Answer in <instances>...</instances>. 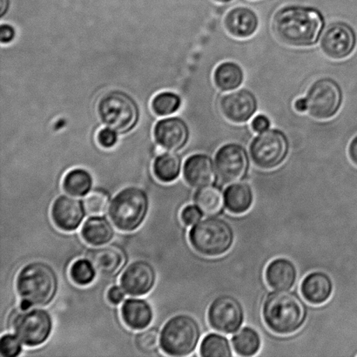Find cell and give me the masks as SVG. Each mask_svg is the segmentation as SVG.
I'll list each match as a JSON object with an SVG mask.
<instances>
[{"label": "cell", "mask_w": 357, "mask_h": 357, "mask_svg": "<svg viewBox=\"0 0 357 357\" xmlns=\"http://www.w3.org/2000/svg\"><path fill=\"white\" fill-rule=\"evenodd\" d=\"M324 24V17L319 10L305 6L283 7L273 20L276 36L282 43L293 47L316 45Z\"/></svg>", "instance_id": "cell-1"}, {"label": "cell", "mask_w": 357, "mask_h": 357, "mask_svg": "<svg viewBox=\"0 0 357 357\" xmlns=\"http://www.w3.org/2000/svg\"><path fill=\"white\" fill-rule=\"evenodd\" d=\"M58 275L52 266L43 261H33L20 269L16 280L23 310L49 305L57 295Z\"/></svg>", "instance_id": "cell-2"}, {"label": "cell", "mask_w": 357, "mask_h": 357, "mask_svg": "<svg viewBox=\"0 0 357 357\" xmlns=\"http://www.w3.org/2000/svg\"><path fill=\"white\" fill-rule=\"evenodd\" d=\"M262 317L275 334L288 335L302 328L307 320L305 303L296 293L278 291L269 294L262 306Z\"/></svg>", "instance_id": "cell-3"}, {"label": "cell", "mask_w": 357, "mask_h": 357, "mask_svg": "<svg viewBox=\"0 0 357 357\" xmlns=\"http://www.w3.org/2000/svg\"><path fill=\"white\" fill-rule=\"evenodd\" d=\"M233 227L227 220L210 216L195 224L189 232V243L199 255L218 257L232 248L234 243Z\"/></svg>", "instance_id": "cell-4"}, {"label": "cell", "mask_w": 357, "mask_h": 357, "mask_svg": "<svg viewBox=\"0 0 357 357\" xmlns=\"http://www.w3.org/2000/svg\"><path fill=\"white\" fill-rule=\"evenodd\" d=\"M149 209V198L146 191L137 187H128L112 199L108 215L118 229L132 232L144 222Z\"/></svg>", "instance_id": "cell-5"}, {"label": "cell", "mask_w": 357, "mask_h": 357, "mask_svg": "<svg viewBox=\"0 0 357 357\" xmlns=\"http://www.w3.org/2000/svg\"><path fill=\"white\" fill-rule=\"evenodd\" d=\"M202 337L201 326L195 318L180 314L170 318L160 331V348L172 356L191 355Z\"/></svg>", "instance_id": "cell-6"}, {"label": "cell", "mask_w": 357, "mask_h": 357, "mask_svg": "<svg viewBox=\"0 0 357 357\" xmlns=\"http://www.w3.org/2000/svg\"><path fill=\"white\" fill-rule=\"evenodd\" d=\"M97 110L101 121L119 135L134 130L139 120L138 104L122 91L105 94L98 103Z\"/></svg>", "instance_id": "cell-7"}, {"label": "cell", "mask_w": 357, "mask_h": 357, "mask_svg": "<svg viewBox=\"0 0 357 357\" xmlns=\"http://www.w3.org/2000/svg\"><path fill=\"white\" fill-rule=\"evenodd\" d=\"M288 138L278 129H268L260 132L251 142L252 162L259 169L271 170L282 165L288 156Z\"/></svg>", "instance_id": "cell-8"}, {"label": "cell", "mask_w": 357, "mask_h": 357, "mask_svg": "<svg viewBox=\"0 0 357 357\" xmlns=\"http://www.w3.org/2000/svg\"><path fill=\"white\" fill-rule=\"evenodd\" d=\"M307 113L317 121L331 120L342 104V91L337 82L330 78L317 79L307 90Z\"/></svg>", "instance_id": "cell-9"}, {"label": "cell", "mask_w": 357, "mask_h": 357, "mask_svg": "<svg viewBox=\"0 0 357 357\" xmlns=\"http://www.w3.org/2000/svg\"><path fill=\"white\" fill-rule=\"evenodd\" d=\"M13 328L24 345L38 347L51 337L54 321L47 310L28 309L14 317Z\"/></svg>", "instance_id": "cell-10"}, {"label": "cell", "mask_w": 357, "mask_h": 357, "mask_svg": "<svg viewBox=\"0 0 357 357\" xmlns=\"http://www.w3.org/2000/svg\"><path fill=\"white\" fill-rule=\"evenodd\" d=\"M210 326L220 333L230 335L243 326L245 311L240 301L229 295L216 297L208 311Z\"/></svg>", "instance_id": "cell-11"}, {"label": "cell", "mask_w": 357, "mask_h": 357, "mask_svg": "<svg viewBox=\"0 0 357 357\" xmlns=\"http://www.w3.org/2000/svg\"><path fill=\"white\" fill-rule=\"evenodd\" d=\"M215 166L217 177L222 183H236L247 176L250 158L243 146L229 143L216 152Z\"/></svg>", "instance_id": "cell-12"}, {"label": "cell", "mask_w": 357, "mask_h": 357, "mask_svg": "<svg viewBox=\"0 0 357 357\" xmlns=\"http://www.w3.org/2000/svg\"><path fill=\"white\" fill-rule=\"evenodd\" d=\"M356 34L349 24L335 22L328 26L321 38L320 47L327 57L335 61L348 58L355 51Z\"/></svg>", "instance_id": "cell-13"}, {"label": "cell", "mask_w": 357, "mask_h": 357, "mask_svg": "<svg viewBox=\"0 0 357 357\" xmlns=\"http://www.w3.org/2000/svg\"><path fill=\"white\" fill-rule=\"evenodd\" d=\"M220 110L227 121L243 124L257 113V98L247 89H240L227 93L220 100Z\"/></svg>", "instance_id": "cell-14"}, {"label": "cell", "mask_w": 357, "mask_h": 357, "mask_svg": "<svg viewBox=\"0 0 357 357\" xmlns=\"http://www.w3.org/2000/svg\"><path fill=\"white\" fill-rule=\"evenodd\" d=\"M156 271L149 262L142 260L132 262L121 278V285L132 296L148 295L155 288Z\"/></svg>", "instance_id": "cell-15"}, {"label": "cell", "mask_w": 357, "mask_h": 357, "mask_svg": "<svg viewBox=\"0 0 357 357\" xmlns=\"http://www.w3.org/2000/svg\"><path fill=\"white\" fill-rule=\"evenodd\" d=\"M86 208L82 201L62 195L52 203L51 215L58 229L65 232L75 231L86 216Z\"/></svg>", "instance_id": "cell-16"}, {"label": "cell", "mask_w": 357, "mask_h": 357, "mask_svg": "<svg viewBox=\"0 0 357 357\" xmlns=\"http://www.w3.org/2000/svg\"><path fill=\"white\" fill-rule=\"evenodd\" d=\"M153 136L162 148L167 151L176 152L187 145L189 129L182 119L170 117L163 119L156 124Z\"/></svg>", "instance_id": "cell-17"}, {"label": "cell", "mask_w": 357, "mask_h": 357, "mask_svg": "<svg viewBox=\"0 0 357 357\" xmlns=\"http://www.w3.org/2000/svg\"><path fill=\"white\" fill-rule=\"evenodd\" d=\"M224 27L231 36L248 38L257 33L259 17L253 10L247 6H237L227 13L223 20Z\"/></svg>", "instance_id": "cell-18"}, {"label": "cell", "mask_w": 357, "mask_h": 357, "mask_svg": "<svg viewBox=\"0 0 357 357\" xmlns=\"http://www.w3.org/2000/svg\"><path fill=\"white\" fill-rule=\"evenodd\" d=\"M215 166L211 158L203 153H196L188 157L183 167L185 182L195 188L211 185L215 181Z\"/></svg>", "instance_id": "cell-19"}, {"label": "cell", "mask_w": 357, "mask_h": 357, "mask_svg": "<svg viewBox=\"0 0 357 357\" xmlns=\"http://www.w3.org/2000/svg\"><path fill=\"white\" fill-rule=\"evenodd\" d=\"M298 272L289 259L276 258L269 262L265 271L267 284L276 291H288L295 287Z\"/></svg>", "instance_id": "cell-20"}, {"label": "cell", "mask_w": 357, "mask_h": 357, "mask_svg": "<svg viewBox=\"0 0 357 357\" xmlns=\"http://www.w3.org/2000/svg\"><path fill=\"white\" fill-rule=\"evenodd\" d=\"M334 284L325 272L314 271L305 276L301 284V293L307 303L321 305L327 303L333 294Z\"/></svg>", "instance_id": "cell-21"}, {"label": "cell", "mask_w": 357, "mask_h": 357, "mask_svg": "<svg viewBox=\"0 0 357 357\" xmlns=\"http://www.w3.org/2000/svg\"><path fill=\"white\" fill-rule=\"evenodd\" d=\"M87 259L92 262L100 274L106 276L120 273L126 262L124 252L120 248L112 245L89 250Z\"/></svg>", "instance_id": "cell-22"}, {"label": "cell", "mask_w": 357, "mask_h": 357, "mask_svg": "<svg viewBox=\"0 0 357 357\" xmlns=\"http://www.w3.org/2000/svg\"><path fill=\"white\" fill-rule=\"evenodd\" d=\"M121 317L131 330L142 331L151 324L153 311L146 300L129 298L125 301L121 307Z\"/></svg>", "instance_id": "cell-23"}, {"label": "cell", "mask_w": 357, "mask_h": 357, "mask_svg": "<svg viewBox=\"0 0 357 357\" xmlns=\"http://www.w3.org/2000/svg\"><path fill=\"white\" fill-rule=\"evenodd\" d=\"M114 229L106 217L93 215L87 219L82 229V236L92 246H103L114 237Z\"/></svg>", "instance_id": "cell-24"}, {"label": "cell", "mask_w": 357, "mask_h": 357, "mask_svg": "<svg viewBox=\"0 0 357 357\" xmlns=\"http://www.w3.org/2000/svg\"><path fill=\"white\" fill-rule=\"evenodd\" d=\"M225 206L234 215H243L252 208L254 203L253 189L246 182L232 183L224 192Z\"/></svg>", "instance_id": "cell-25"}, {"label": "cell", "mask_w": 357, "mask_h": 357, "mask_svg": "<svg viewBox=\"0 0 357 357\" xmlns=\"http://www.w3.org/2000/svg\"><path fill=\"white\" fill-rule=\"evenodd\" d=\"M244 82L243 68L236 62L220 63L213 73V82L215 86L223 92H229L238 89Z\"/></svg>", "instance_id": "cell-26"}, {"label": "cell", "mask_w": 357, "mask_h": 357, "mask_svg": "<svg viewBox=\"0 0 357 357\" xmlns=\"http://www.w3.org/2000/svg\"><path fill=\"white\" fill-rule=\"evenodd\" d=\"M195 202L203 215L208 216L220 215L225 206L222 191L219 187L213 185L199 188L195 195Z\"/></svg>", "instance_id": "cell-27"}, {"label": "cell", "mask_w": 357, "mask_h": 357, "mask_svg": "<svg viewBox=\"0 0 357 357\" xmlns=\"http://www.w3.org/2000/svg\"><path fill=\"white\" fill-rule=\"evenodd\" d=\"M231 342L234 352L240 356H255L261 348V335L251 327L241 328L233 335Z\"/></svg>", "instance_id": "cell-28"}, {"label": "cell", "mask_w": 357, "mask_h": 357, "mask_svg": "<svg viewBox=\"0 0 357 357\" xmlns=\"http://www.w3.org/2000/svg\"><path fill=\"white\" fill-rule=\"evenodd\" d=\"M153 171L160 181L163 183H170L180 176L181 157L174 153H164L155 159L153 165Z\"/></svg>", "instance_id": "cell-29"}, {"label": "cell", "mask_w": 357, "mask_h": 357, "mask_svg": "<svg viewBox=\"0 0 357 357\" xmlns=\"http://www.w3.org/2000/svg\"><path fill=\"white\" fill-rule=\"evenodd\" d=\"M93 183V176L89 171L75 169L66 174L63 178L62 187L68 195L83 197L92 190Z\"/></svg>", "instance_id": "cell-30"}, {"label": "cell", "mask_w": 357, "mask_h": 357, "mask_svg": "<svg viewBox=\"0 0 357 357\" xmlns=\"http://www.w3.org/2000/svg\"><path fill=\"white\" fill-rule=\"evenodd\" d=\"M199 355L203 357H231L233 351L229 339L220 334L211 333L203 338Z\"/></svg>", "instance_id": "cell-31"}, {"label": "cell", "mask_w": 357, "mask_h": 357, "mask_svg": "<svg viewBox=\"0 0 357 357\" xmlns=\"http://www.w3.org/2000/svg\"><path fill=\"white\" fill-rule=\"evenodd\" d=\"M182 101L178 94L162 92L157 94L152 100V109L158 116H169L176 113L181 107Z\"/></svg>", "instance_id": "cell-32"}, {"label": "cell", "mask_w": 357, "mask_h": 357, "mask_svg": "<svg viewBox=\"0 0 357 357\" xmlns=\"http://www.w3.org/2000/svg\"><path fill=\"white\" fill-rule=\"evenodd\" d=\"M96 269L89 259H79L70 268V278L75 284L86 286L91 284L96 279Z\"/></svg>", "instance_id": "cell-33"}, {"label": "cell", "mask_w": 357, "mask_h": 357, "mask_svg": "<svg viewBox=\"0 0 357 357\" xmlns=\"http://www.w3.org/2000/svg\"><path fill=\"white\" fill-rule=\"evenodd\" d=\"M110 195L102 189H96L86 196L84 205L89 215H101L110 205Z\"/></svg>", "instance_id": "cell-34"}, {"label": "cell", "mask_w": 357, "mask_h": 357, "mask_svg": "<svg viewBox=\"0 0 357 357\" xmlns=\"http://www.w3.org/2000/svg\"><path fill=\"white\" fill-rule=\"evenodd\" d=\"M160 344V334L155 328H150L141 332L135 337V345L144 354L155 352Z\"/></svg>", "instance_id": "cell-35"}, {"label": "cell", "mask_w": 357, "mask_h": 357, "mask_svg": "<svg viewBox=\"0 0 357 357\" xmlns=\"http://www.w3.org/2000/svg\"><path fill=\"white\" fill-rule=\"evenodd\" d=\"M22 342L17 335H3L0 339V354L3 357H17L22 353Z\"/></svg>", "instance_id": "cell-36"}, {"label": "cell", "mask_w": 357, "mask_h": 357, "mask_svg": "<svg viewBox=\"0 0 357 357\" xmlns=\"http://www.w3.org/2000/svg\"><path fill=\"white\" fill-rule=\"evenodd\" d=\"M118 132L110 128H105L98 132L97 142L101 148L113 149L118 143Z\"/></svg>", "instance_id": "cell-37"}, {"label": "cell", "mask_w": 357, "mask_h": 357, "mask_svg": "<svg viewBox=\"0 0 357 357\" xmlns=\"http://www.w3.org/2000/svg\"><path fill=\"white\" fill-rule=\"evenodd\" d=\"M203 213L196 205H188L182 209L181 213V222L185 226H194L202 218Z\"/></svg>", "instance_id": "cell-38"}, {"label": "cell", "mask_w": 357, "mask_h": 357, "mask_svg": "<svg viewBox=\"0 0 357 357\" xmlns=\"http://www.w3.org/2000/svg\"><path fill=\"white\" fill-rule=\"evenodd\" d=\"M271 121H269V119L264 114L257 115V116H255L251 122L252 129H253L254 132H258V134L268 130L269 127H271Z\"/></svg>", "instance_id": "cell-39"}, {"label": "cell", "mask_w": 357, "mask_h": 357, "mask_svg": "<svg viewBox=\"0 0 357 357\" xmlns=\"http://www.w3.org/2000/svg\"><path fill=\"white\" fill-rule=\"evenodd\" d=\"M16 37V31L8 24H2L0 26V42L2 45L12 43Z\"/></svg>", "instance_id": "cell-40"}, {"label": "cell", "mask_w": 357, "mask_h": 357, "mask_svg": "<svg viewBox=\"0 0 357 357\" xmlns=\"http://www.w3.org/2000/svg\"><path fill=\"white\" fill-rule=\"evenodd\" d=\"M124 298L125 290L122 289V287L114 286L108 290L107 299L114 305H118V304L121 303L123 302Z\"/></svg>", "instance_id": "cell-41"}, {"label": "cell", "mask_w": 357, "mask_h": 357, "mask_svg": "<svg viewBox=\"0 0 357 357\" xmlns=\"http://www.w3.org/2000/svg\"><path fill=\"white\" fill-rule=\"evenodd\" d=\"M348 153L352 163L357 167V135L349 143Z\"/></svg>", "instance_id": "cell-42"}, {"label": "cell", "mask_w": 357, "mask_h": 357, "mask_svg": "<svg viewBox=\"0 0 357 357\" xmlns=\"http://www.w3.org/2000/svg\"><path fill=\"white\" fill-rule=\"evenodd\" d=\"M294 107H295L296 111L298 112V113H307L305 98H300V99H297L295 101V104H294Z\"/></svg>", "instance_id": "cell-43"}, {"label": "cell", "mask_w": 357, "mask_h": 357, "mask_svg": "<svg viewBox=\"0 0 357 357\" xmlns=\"http://www.w3.org/2000/svg\"><path fill=\"white\" fill-rule=\"evenodd\" d=\"M9 0H0V16L3 17L9 10Z\"/></svg>", "instance_id": "cell-44"}, {"label": "cell", "mask_w": 357, "mask_h": 357, "mask_svg": "<svg viewBox=\"0 0 357 357\" xmlns=\"http://www.w3.org/2000/svg\"><path fill=\"white\" fill-rule=\"evenodd\" d=\"M215 1L218 3H229L231 0H215Z\"/></svg>", "instance_id": "cell-45"}]
</instances>
